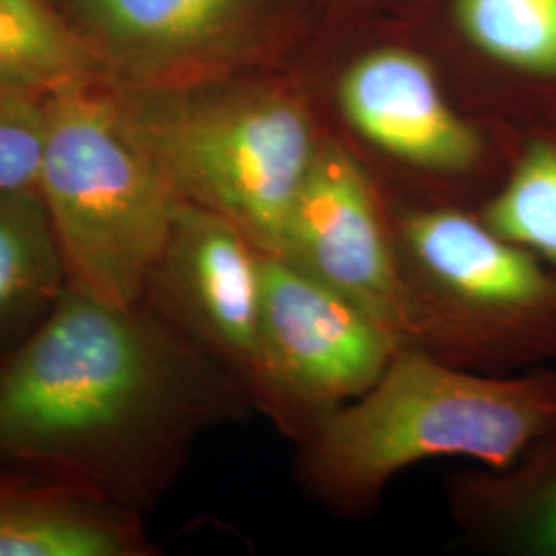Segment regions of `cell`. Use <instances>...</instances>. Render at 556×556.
Returning a JSON list of instances; mask_svg holds the SVG:
<instances>
[{
  "label": "cell",
  "mask_w": 556,
  "mask_h": 556,
  "mask_svg": "<svg viewBox=\"0 0 556 556\" xmlns=\"http://www.w3.org/2000/svg\"><path fill=\"white\" fill-rule=\"evenodd\" d=\"M40 199L66 285L137 305L181 200L126 128L110 83L52 96Z\"/></svg>",
  "instance_id": "obj_6"
},
{
  "label": "cell",
  "mask_w": 556,
  "mask_h": 556,
  "mask_svg": "<svg viewBox=\"0 0 556 556\" xmlns=\"http://www.w3.org/2000/svg\"><path fill=\"white\" fill-rule=\"evenodd\" d=\"M144 517L0 466V556H155Z\"/></svg>",
  "instance_id": "obj_12"
},
{
  "label": "cell",
  "mask_w": 556,
  "mask_h": 556,
  "mask_svg": "<svg viewBox=\"0 0 556 556\" xmlns=\"http://www.w3.org/2000/svg\"><path fill=\"white\" fill-rule=\"evenodd\" d=\"M404 20L480 114L556 122V0H418Z\"/></svg>",
  "instance_id": "obj_10"
},
{
  "label": "cell",
  "mask_w": 556,
  "mask_h": 556,
  "mask_svg": "<svg viewBox=\"0 0 556 556\" xmlns=\"http://www.w3.org/2000/svg\"><path fill=\"white\" fill-rule=\"evenodd\" d=\"M406 344L462 369L556 363V270L475 208L386 199Z\"/></svg>",
  "instance_id": "obj_5"
},
{
  "label": "cell",
  "mask_w": 556,
  "mask_h": 556,
  "mask_svg": "<svg viewBox=\"0 0 556 556\" xmlns=\"http://www.w3.org/2000/svg\"><path fill=\"white\" fill-rule=\"evenodd\" d=\"M110 85L178 87L291 68L326 20L318 0H59Z\"/></svg>",
  "instance_id": "obj_7"
},
{
  "label": "cell",
  "mask_w": 556,
  "mask_h": 556,
  "mask_svg": "<svg viewBox=\"0 0 556 556\" xmlns=\"http://www.w3.org/2000/svg\"><path fill=\"white\" fill-rule=\"evenodd\" d=\"M291 71L386 199L477 211L509 169L519 130L464 100L404 17L324 20Z\"/></svg>",
  "instance_id": "obj_2"
},
{
  "label": "cell",
  "mask_w": 556,
  "mask_h": 556,
  "mask_svg": "<svg viewBox=\"0 0 556 556\" xmlns=\"http://www.w3.org/2000/svg\"><path fill=\"white\" fill-rule=\"evenodd\" d=\"M119 116L186 204L277 254L326 132L291 68L178 87H114Z\"/></svg>",
  "instance_id": "obj_4"
},
{
  "label": "cell",
  "mask_w": 556,
  "mask_h": 556,
  "mask_svg": "<svg viewBox=\"0 0 556 556\" xmlns=\"http://www.w3.org/2000/svg\"><path fill=\"white\" fill-rule=\"evenodd\" d=\"M477 213L556 270V122L519 130L505 178Z\"/></svg>",
  "instance_id": "obj_16"
},
{
  "label": "cell",
  "mask_w": 556,
  "mask_h": 556,
  "mask_svg": "<svg viewBox=\"0 0 556 556\" xmlns=\"http://www.w3.org/2000/svg\"><path fill=\"white\" fill-rule=\"evenodd\" d=\"M447 511L482 551L556 556V427L507 468L450 477Z\"/></svg>",
  "instance_id": "obj_13"
},
{
  "label": "cell",
  "mask_w": 556,
  "mask_h": 556,
  "mask_svg": "<svg viewBox=\"0 0 556 556\" xmlns=\"http://www.w3.org/2000/svg\"><path fill=\"white\" fill-rule=\"evenodd\" d=\"M52 96L0 83V194L40 192Z\"/></svg>",
  "instance_id": "obj_17"
},
{
  "label": "cell",
  "mask_w": 556,
  "mask_h": 556,
  "mask_svg": "<svg viewBox=\"0 0 556 556\" xmlns=\"http://www.w3.org/2000/svg\"><path fill=\"white\" fill-rule=\"evenodd\" d=\"M250 413L238 379L142 303L73 287L0 357V466L142 517L202 435Z\"/></svg>",
  "instance_id": "obj_1"
},
{
  "label": "cell",
  "mask_w": 556,
  "mask_h": 556,
  "mask_svg": "<svg viewBox=\"0 0 556 556\" xmlns=\"http://www.w3.org/2000/svg\"><path fill=\"white\" fill-rule=\"evenodd\" d=\"M139 303L215 358L250 396L258 361L262 252L233 223L181 202Z\"/></svg>",
  "instance_id": "obj_9"
},
{
  "label": "cell",
  "mask_w": 556,
  "mask_h": 556,
  "mask_svg": "<svg viewBox=\"0 0 556 556\" xmlns=\"http://www.w3.org/2000/svg\"><path fill=\"white\" fill-rule=\"evenodd\" d=\"M66 287L40 192L0 194V357L40 326Z\"/></svg>",
  "instance_id": "obj_14"
},
{
  "label": "cell",
  "mask_w": 556,
  "mask_h": 556,
  "mask_svg": "<svg viewBox=\"0 0 556 556\" xmlns=\"http://www.w3.org/2000/svg\"><path fill=\"white\" fill-rule=\"evenodd\" d=\"M275 256L353 301L406 344L386 200L328 135L289 211Z\"/></svg>",
  "instance_id": "obj_11"
},
{
  "label": "cell",
  "mask_w": 556,
  "mask_h": 556,
  "mask_svg": "<svg viewBox=\"0 0 556 556\" xmlns=\"http://www.w3.org/2000/svg\"><path fill=\"white\" fill-rule=\"evenodd\" d=\"M404 346L353 301L262 254L258 361L250 388L254 413L295 445L319 422L365 394Z\"/></svg>",
  "instance_id": "obj_8"
},
{
  "label": "cell",
  "mask_w": 556,
  "mask_h": 556,
  "mask_svg": "<svg viewBox=\"0 0 556 556\" xmlns=\"http://www.w3.org/2000/svg\"><path fill=\"white\" fill-rule=\"evenodd\" d=\"M418 0H318L326 20L404 17Z\"/></svg>",
  "instance_id": "obj_18"
},
{
  "label": "cell",
  "mask_w": 556,
  "mask_h": 556,
  "mask_svg": "<svg viewBox=\"0 0 556 556\" xmlns=\"http://www.w3.org/2000/svg\"><path fill=\"white\" fill-rule=\"evenodd\" d=\"M0 83L56 96L110 79L59 0H0Z\"/></svg>",
  "instance_id": "obj_15"
},
{
  "label": "cell",
  "mask_w": 556,
  "mask_h": 556,
  "mask_svg": "<svg viewBox=\"0 0 556 556\" xmlns=\"http://www.w3.org/2000/svg\"><path fill=\"white\" fill-rule=\"evenodd\" d=\"M556 427V367L482 374L400 346L381 378L298 443V480L321 509L369 517L392 480L433 457L501 470Z\"/></svg>",
  "instance_id": "obj_3"
}]
</instances>
